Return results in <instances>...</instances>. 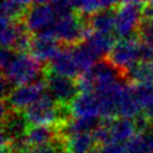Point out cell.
<instances>
[{"label":"cell","mask_w":153,"mask_h":153,"mask_svg":"<svg viewBox=\"0 0 153 153\" xmlns=\"http://www.w3.org/2000/svg\"><path fill=\"white\" fill-rule=\"evenodd\" d=\"M30 124L25 118L23 111L12 110L6 117L2 118V130L1 133L6 134L10 140H17L24 137L27 133Z\"/></svg>","instance_id":"13"},{"label":"cell","mask_w":153,"mask_h":153,"mask_svg":"<svg viewBox=\"0 0 153 153\" xmlns=\"http://www.w3.org/2000/svg\"><path fill=\"white\" fill-rule=\"evenodd\" d=\"M92 133H84L71 136L67 139V152L68 153H90L96 146Z\"/></svg>","instance_id":"20"},{"label":"cell","mask_w":153,"mask_h":153,"mask_svg":"<svg viewBox=\"0 0 153 153\" xmlns=\"http://www.w3.org/2000/svg\"><path fill=\"white\" fill-rule=\"evenodd\" d=\"M44 72L55 73L72 79H78L81 72L73 56L72 47L61 45V49L57 51V54L47 65H44Z\"/></svg>","instance_id":"9"},{"label":"cell","mask_w":153,"mask_h":153,"mask_svg":"<svg viewBox=\"0 0 153 153\" xmlns=\"http://www.w3.org/2000/svg\"><path fill=\"white\" fill-rule=\"evenodd\" d=\"M61 137L59 128L54 126H30L25 139L31 148L54 143Z\"/></svg>","instance_id":"12"},{"label":"cell","mask_w":153,"mask_h":153,"mask_svg":"<svg viewBox=\"0 0 153 153\" xmlns=\"http://www.w3.org/2000/svg\"><path fill=\"white\" fill-rule=\"evenodd\" d=\"M73 117H99L100 105L94 92H81L71 104Z\"/></svg>","instance_id":"11"},{"label":"cell","mask_w":153,"mask_h":153,"mask_svg":"<svg viewBox=\"0 0 153 153\" xmlns=\"http://www.w3.org/2000/svg\"><path fill=\"white\" fill-rule=\"evenodd\" d=\"M139 47L140 42L137 36L126 39H117L106 59L127 76L128 71L140 61Z\"/></svg>","instance_id":"7"},{"label":"cell","mask_w":153,"mask_h":153,"mask_svg":"<svg viewBox=\"0 0 153 153\" xmlns=\"http://www.w3.org/2000/svg\"><path fill=\"white\" fill-rule=\"evenodd\" d=\"M51 8L54 11V14L56 19H61L65 17H68L75 12L73 1H67V0H60V1H51L50 2Z\"/></svg>","instance_id":"25"},{"label":"cell","mask_w":153,"mask_h":153,"mask_svg":"<svg viewBox=\"0 0 153 153\" xmlns=\"http://www.w3.org/2000/svg\"><path fill=\"white\" fill-rule=\"evenodd\" d=\"M146 2L122 1L116 6L115 35L118 39L131 38L136 36L137 27L142 20V8Z\"/></svg>","instance_id":"3"},{"label":"cell","mask_w":153,"mask_h":153,"mask_svg":"<svg viewBox=\"0 0 153 153\" xmlns=\"http://www.w3.org/2000/svg\"><path fill=\"white\" fill-rule=\"evenodd\" d=\"M139 56H140V61L153 62V45L143 43V42H140Z\"/></svg>","instance_id":"28"},{"label":"cell","mask_w":153,"mask_h":153,"mask_svg":"<svg viewBox=\"0 0 153 153\" xmlns=\"http://www.w3.org/2000/svg\"><path fill=\"white\" fill-rule=\"evenodd\" d=\"M152 148L145 134H136L124 147V153H152Z\"/></svg>","instance_id":"23"},{"label":"cell","mask_w":153,"mask_h":153,"mask_svg":"<svg viewBox=\"0 0 153 153\" xmlns=\"http://www.w3.org/2000/svg\"><path fill=\"white\" fill-rule=\"evenodd\" d=\"M133 123H134V127H135L137 134H146L149 130L151 126H152V122L149 121V118L143 112L139 114L133 120Z\"/></svg>","instance_id":"26"},{"label":"cell","mask_w":153,"mask_h":153,"mask_svg":"<svg viewBox=\"0 0 153 153\" xmlns=\"http://www.w3.org/2000/svg\"><path fill=\"white\" fill-rule=\"evenodd\" d=\"M91 32L88 18L76 12L57 19L53 27V36L63 47H74L82 43Z\"/></svg>","instance_id":"2"},{"label":"cell","mask_w":153,"mask_h":153,"mask_svg":"<svg viewBox=\"0 0 153 153\" xmlns=\"http://www.w3.org/2000/svg\"><path fill=\"white\" fill-rule=\"evenodd\" d=\"M17 51H14L11 48H1V54H0V63H1V69L6 68L12 60L16 57Z\"/></svg>","instance_id":"29"},{"label":"cell","mask_w":153,"mask_h":153,"mask_svg":"<svg viewBox=\"0 0 153 153\" xmlns=\"http://www.w3.org/2000/svg\"><path fill=\"white\" fill-rule=\"evenodd\" d=\"M84 42L97 55V57L99 60H102L103 57H106L116 43L115 35L100 33V32H96V31H92Z\"/></svg>","instance_id":"15"},{"label":"cell","mask_w":153,"mask_h":153,"mask_svg":"<svg viewBox=\"0 0 153 153\" xmlns=\"http://www.w3.org/2000/svg\"><path fill=\"white\" fill-rule=\"evenodd\" d=\"M145 135H146V137H147V140H148V143H149V146H151L152 151H153V123H152V126H151L149 130H148Z\"/></svg>","instance_id":"30"},{"label":"cell","mask_w":153,"mask_h":153,"mask_svg":"<svg viewBox=\"0 0 153 153\" xmlns=\"http://www.w3.org/2000/svg\"><path fill=\"white\" fill-rule=\"evenodd\" d=\"M44 90H45V85H44V80L42 79L32 84L16 86L7 96V98L4 99L8 103L12 110L24 111L44 94Z\"/></svg>","instance_id":"8"},{"label":"cell","mask_w":153,"mask_h":153,"mask_svg":"<svg viewBox=\"0 0 153 153\" xmlns=\"http://www.w3.org/2000/svg\"><path fill=\"white\" fill-rule=\"evenodd\" d=\"M41 75H44V66L29 53H17L12 62L2 69V76L16 86L39 81Z\"/></svg>","instance_id":"1"},{"label":"cell","mask_w":153,"mask_h":153,"mask_svg":"<svg viewBox=\"0 0 153 153\" xmlns=\"http://www.w3.org/2000/svg\"><path fill=\"white\" fill-rule=\"evenodd\" d=\"M31 6V1H4L1 4V17H6L11 20H22L24 19L27 10Z\"/></svg>","instance_id":"21"},{"label":"cell","mask_w":153,"mask_h":153,"mask_svg":"<svg viewBox=\"0 0 153 153\" xmlns=\"http://www.w3.org/2000/svg\"><path fill=\"white\" fill-rule=\"evenodd\" d=\"M127 80L130 84H153V62L139 61L128 71Z\"/></svg>","instance_id":"18"},{"label":"cell","mask_w":153,"mask_h":153,"mask_svg":"<svg viewBox=\"0 0 153 153\" xmlns=\"http://www.w3.org/2000/svg\"><path fill=\"white\" fill-rule=\"evenodd\" d=\"M109 133H110L111 141L127 143L130 139L135 136L136 129L134 127L133 120L116 117L109 124Z\"/></svg>","instance_id":"17"},{"label":"cell","mask_w":153,"mask_h":153,"mask_svg":"<svg viewBox=\"0 0 153 153\" xmlns=\"http://www.w3.org/2000/svg\"><path fill=\"white\" fill-rule=\"evenodd\" d=\"M23 112L30 126L60 127L59 104L48 93H44L36 103L30 105Z\"/></svg>","instance_id":"6"},{"label":"cell","mask_w":153,"mask_h":153,"mask_svg":"<svg viewBox=\"0 0 153 153\" xmlns=\"http://www.w3.org/2000/svg\"><path fill=\"white\" fill-rule=\"evenodd\" d=\"M116 23V6L108 10H102L88 17V24L92 31L100 33H112Z\"/></svg>","instance_id":"16"},{"label":"cell","mask_w":153,"mask_h":153,"mask_svg":"<svg viewBox=\"0 0 153 153\" xmlns=\"http://www.w3.org/2000/svg\"><path fill=\"white\" fill-rule=\"evenodd\" d=\"M136 36L139 39H141V42L153 45V19L142 18L137 27Z\"/></svg>","instance_id":"24"},{"label":"cell","mask_w":153,"mask_h":153,"mask_svg":"<svg viewBox=\"0 0 153 153\" xmlns=\"http://www.w3.org/2000/svg\"><path fill=\"white\" fill-rule=\"evenodd\" d=\"M139 114H141V106L134 96L131 84L127 82L117 104V117L134 120Z\"/></svg>","instance_id":"14"},{"label":"cell","mask_w":153,"mask_h":153,"mask_svg":"<svg viewBox=\"0 0 153 153\" xmlns=\"http://www.w3.org/2000/svg\"><path fill=\"white\" fill-rule=\"evenodd\" d=\"M134 96L143 112L153 109V84H131Z\"/></svg>","instance_id":"22"},{"label":"cell","mask_w":153,"mask_h":153,"mask_svg":"<svg viewBox=\"0 0 153 153\" xmlns=\"http://www.w3.org/2000/svg\"><path fill=\"white\" fill-rule=\"evenodd\" d=\"M43 80L47 93L61 105H71L80 92L76 79L44 72Z\"/></svg>","instance_id":"5"},{"label":"cell","mask_w":153,"mask_h":153,"mask_svg":"<svg viewBox=\"0 0 153 153\" xmlns=\"http://www.w3.org/2000/svg\"><path fill=\"white\" fill-rule=\"evenodd\" d=\"M118 2L115 1H98V0H82V1H73V6L76 13L84 17H91L92 14L117 6Z\"/></svg>","instance_id":"19"},{"label":"cell","mask_w":153,"mask_h":153,"mask_svg":"<svg viewBox=\"0 0 153 153\" xmlns=\"http://www.w3.org/2000/svg\"><path fill=\"white\" fill-rule=\"evenodd\" d=\"M61 49L60 42L51 36L36 35L32 38L30 54L41 63L47 65Z\"/></svg>","instance_id":"10"},{"label":"cell","mask_w":153,"mask_h":153,"mask_svg":"<svg viewBox=\"0 0 153 153\" xmlns=\"http://www.w3.org/2000/svg\"><path fill=\"white\" fill-rule=\"evenodd\" d=\"M99 153H124L126 143H120L115 141H109L104 145H97Z\"/></svg>","instance_id":"27"},{"label":"cell","mask_w":153,"mask_h":153,"mask_svg":"<svg viewBox=\"0 0 153 153\" xmlns=\"http://www.w3.org/2000/svg\"><path fill=\"white\" fill-rule=\"evenodd\" d=\"M24 23L29 31L36 35L53 36V27L56 23V17L51 8L50 2L47 1H31V6L27 10Z\"/></svg>","instance_id":"4"}]
</instances>
